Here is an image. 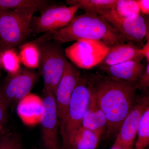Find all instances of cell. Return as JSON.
I'll list each match as a JSON object with an SVG mask.
<instances>
[{
  "instance_id": "6da1fadb",
  "label": "cell",
  "mask_w": 149,
  "mask_h": 149,
  "mask_svg": "<svg viewBox=\"0 0 149 149\" xmlns=\"http://www.w3.org/2000/svg\"><path fill=\"white\" fill-rule=\"evenodd\" d=\"M88 79L106 118L107 135H116L138 100L137 84L99 73L88 75Z\"/></svg>"
},
{
  "instance_id": "7a4b0ae2",
  "label": "cell",
  "mask_w": 149,
  "mask_h": 149,
  "mask_svg": "<svg viewBox=\"0 0 149 149\" xmlns=\"http://www.w3.org/2000/svg\"><path fill=\"white\" fill-rule=\"evenodd\" d=\"M64 43L83 40L96 41L109 48L118 44L132 42L110 25L101 15L91 12L74 17L66 26L40 37Z\"/></svg>"
},
{
  "instance_id": "3957f363",
  "label": "cell",
  "mask_w": 149,
  "mask_h": 149,
  "mask_svg": "<svg viewBox=\"0 0 149 149\" xmlns=\"http://www.w3.org/2000/svg\"><path fill=\"white\" fill-rule=\"evenodd\" d=\"M40 54L39 70L43 77L44 89L55 95L57 87L68 61L61 44L53 40H34Z\"/></svg>"
},
{
  "instance_id": "277c9868",
  "label": "cell",
  "mask_w": 149,
  "mask_h": 149,
  "mask_svg": "<svg viewBox=\"0 0 149 149\" xmlns=\"http://www.w3.org/2000/svg\"><path fill=\"white\" fill-rule=\"evenodd\" d=\"M33 15L0 8V46L4 51L22 45L32 33Z\"/></svg>"
},
{
  "instance_id": "5b68a950",
  "label": "cell",
  "mask_w": 149,
  "mask_h": 149,
  "mask_svg": "<svg viewBox=\"0 0 149 149\" xmlns=\"http://www.w3.org/2000/svg\"><path fill=\"white\" fill-rule=\"evenodd\" d=\"M91 95L88 75H80L71 96L64 123L60 128L62 146L65 149L82 126Z\"/></svg>"
},
{
  "instance_id": "8992f818",
  "label": "cell",
  "mask_w": 149,
  "mask_h": 149,
  "mask_svg": "<svg viewBox=\"0 0 149 149\" xmlns=\"http://www.w3.org/2000/svg\"><path fill=\"white\" fill-rule=\"evenodd\" d=\"M112 27L131 42L142 47L145 40H149V19L141 13L127 18L118 16L112 9L100 13Z\"/></svg>"
},
{
  "instance_id": "52a82bcc",
  "label": "cell",
  "mask_w": 149,
  "mask_h": 149,
  "mask_svg": "<svg viewBox=\"0 0 149 149\" xmlns=\"http://www.w3.org/2000/svg\"><path fill=\"white\" fill-rule=\"evenodd\" d=\"M79 9L76 6L54 4L33 16L31 22L32 33L52 32L66 26Z\"/></svg>"
},
{
  "instance_id": "ba28073f",
  "label": "cell",
  "mask_w": 149,
  "mask_h": 149,
  "mask_svg": "<svg viewBox=\"0 0 149 149\" xmlns=\"http://www.w3.org/2000/svg\"><path fill=\"white\" fill-rule=\"evenodd\" d=\"M39 78L37 72L27 68H20L16 73H8L2 89L9 107L18 105L30 94Z\"/></svg>"
},
{
  "instance_id": "9c48e42d",
  "label": "cell",
  "mask_w": 149,
  "mask_h": 149,
  "mask_svg": "<svg viewBox=\"0 0 149 149\" xmlns=\"http://www.w3.org/2000/svg\"><path fill=\"white\" fill-rule=\"evenodd\" d=\"M40 118L43 149H60L58 137V116L54 95L44 89Z\"/></svg>"
},
{
  "instance_id": "30bf717a",
  "label": "cell",
  "mask_w": 149,
  "mask_h": 149,
  "mask_svg": "<svg viewBox=\"0 0 149 149\" xmlns=\"http://www.w3.org/2000/svg\"><path fill=\"white\" fill-rule=\"evenodd\" d=\"M138 96L135 106L125 117L118 132L114 146L123 149H133V144L142 116L149 107L148 92Z\"/></svg>"
},
{
  "instance_id": "8fae6325",
  "label": "cell",
  "mask_w": 149,
  "mask_h": 149,
  "mask_svg": "<svg viewBox=\"0 0 149 149\" xmlns=\"http://www.w3.org/2000/svg\"><path fill=\"white\" fill-rule=\"evenodd\" d=\"M80 68L68 61L55 95L60 129L64 123L71 96L80 80Z\"/></svg>"
},
{
  "instance_id": "7c38bea8",
  "label": "cell",
  "mask_w": 149,
  "mask_h": 149,
  "mask_svg": "<svg viewBox=\"0 0 149 149\" xmlns=\"http://www.w3.org/2000/svg\"><path fill=\"white\" fill-rule=\"evenodd\" d=\"M146 66L141 60L130 61L111 66L99 65L100 69L110 77L136 84Z\"/></svg>"
},
{
  "instance_id": "4fadbf2b",
  "label": "cell",
  "mask_w": 149,
  "mask_h": 149,
  "mask_svg": "<svg viewBox=\"0 0 149 149\" xmlns=\"http://www.w3.org/2000/svg\"><path fill=\"white\" fill-rule=\"evenodd\" d=\"M143 58L141 47L136 43L129 42L109 47L100 65L111 66L130 61H142Z\"/></svg>"
},
{
  "instance_id": "5bb4252c",
  "label": "cell",
  "mask_w": 149,
  "mask_h": 149,
  "mask_svg": "<svg viewBox=\"0 0 149 149\" xmlns=\"http://www.w3.org/2000/svg\"><path fill=\"white\" fill-rule=\"evenodd\" d=\"M90 99L83 117L82 126L92 130L101 138L107 129L106 118L90 86Z\"/></svg>"
},
{
  "instance_id": "9a60e30c",
  "label": "cell",
  "mask_w": 149,
  "mask_h": 149,
  "mask_svg": "<svg viewBox=\"0 0 149 149\" xmlns=\"http://www.w3.org/2000/svg\"><path fill=\"white\" fill-rule=\"evenodd\" d=\"M54 4V2L49 0H0V8L17 10L34 15Z\"/></svg>"
},
{
  "instance_id": "2e32d148",
  "label": "cell",
  "mask_w": 149,
  "mask_h": 149,
  "mask_svg": "<svg viewBox=\"0 0 149 149\" xmlns=\"http://www.w3.org/2000/svg\"><path fill=\"white\" fill-rule=\"evenodd\" d=\"M100 139L92 130L81 126L65 149H96Z\"/></svg>"
},
{
  "instance_id": "e0dca14e",
  "label": "cell",
  "mask_w": 149,
  "mask_h": 149,
  "mask_svg": "<svg viewBox=\"0 0 149 149\" xmlns=\"http://www.w3.org/2000/svg\"><path fill=\"white\" fill-rule=\"evenodd\" d=\"M18 112L20 117L25 121L29 118L38 117L40 118L42 110V99L29 94L18 104Z\"/></svg>"
},
{
  "instance_id": "ac0fdd59",
  "label": "cell",
  "mask_w": 149,
  "mask_h": 149,
  "mask_svg": "<svg viewBox=\"0 0 149 149\" xmlns=\"http://www.w3.org/2000/svg\"><path fill=\"white\" fill-rule=\"evenodd\" d=\"M116 0H66L68 6H76L85 12L93 13L98 15L100 12L113 8Z\"/></svg>"
},
{
  "instance_id": "d6986e66",
  "label": "cell",
  "mask_w": 149,
  "mask_h": 149,
  "mask_svg": "<svg viewBox=\"0 0 149 149\" xmlns=\"http://www.w3.org/2000/svg\"><path fill=\"white\" fill-rule=\"evenodd\" d=\"M19 56L20 62L29 69L38 68L40 54L37 44L34 41L24 43L19 46Z\"/></svg>"
},
{
  "instance_id": "ffe728a7",
  "label": "cell",
  "mask_w": 149,
  "mask_h": 149,
  "mask_svg": "<svg viewBox=\"0 0 149 149\" xmlns=\"http://www.w3.org/2000/svg\"><path fill=\"white\" fill-rule=\"evenodd\" d=\"M137 136V141L133 149H146L149 144V107L142 116Z\"/></svg>"
},
{
  "instance_id": "44dd1931",
  "label": "cell",
  "mask_w": 149,
  "mask_h": 149,
  "mask_svg": "<svg viewBox=\"0 0 149 149\" xmlns=\"http://www.w3.org/2000/svg\"><path fill=\"white\" fill-rule=\"evenodd\" d=\"M112 10L118 16L123 18L141 13L136 0H116Z\"/></svg>"
},
{
  "instance_id": "7402d4cb",
  "label": "cell",
  "mask_w": 149,
  "mask_h": 149,
  "mask_svg": "<svg viewBox=\"0 0 149 149\" xmlns=\"http://www.w3.org/2000/svg\"><path fill=\"white\" fill-rule=\"evenodd\" d=\"M20 61L14 49L4 51L2 56V65L9 74L16 73L20 69Z\"/></svg>"
},
{
  "instance_id": "603a6c76",
  "label": "cell",
  "mask_w": 149,
  "mask_h": 149,
  "mask_svg": "<svg viewBox=\"0 0 149 149\" xmlns=\"http://www.w3.org/2000/svg\"><path fill=\"white\" fill-rule=\"evenodd\" d=\"M19 137L14 133L5 132L0 136V149H21Z\"/></svg>"
},
{
  "instance_id": "cb8c5ba5",
  "label": "cell",
  "mask_w": 149,
  "mask_h": 149,
  "mask_svg": "<svg viewBox=\"0 0 149 149\" xmlns=\"http://www.w3.org/2000/svg\"><path fill=\"white\" fill-rule=\"evenodd\" d=\"M8 108L0 85V129L4 131L8 120Z\"/></svg>"
},
{
  "instance_id": "d4e9b609",
  "label": "cell",
  "mask_w": 149,
  "mask_h": 149,
  "mask_svg": "<svg viewBox=\"0 0 149 149\" xmlns=\"http://www.w3.org/2000/svg\"><path fill=\"white\" fill-rule=\"evenodd\" d=\"M149 87V63H147L145 72L137 83V90L143 93L148 92Z\"/></svg>"
},
{
  "instance_id": "484cf974",
  "label": "cell",
  "mask_w": 149,
  "mask_h": 149,
  "mask_svg": "<svg viewBox=\"0 0 149 149\" xmlns=\"http://www.w3.org/2000/svg\"><path fill=\"white\" fill-rule=\"evenodd\" d=\"M140 13L146 16L149 15V0H136Z\"/></svg>"
},
{
  "instance_id": "4316f807",
  "label": "cell",
  "mask_w": 149,
  "mask_h": 149,
  "mask_svg": "<svg viewBox=\"0 0 149 149\" xmlns=\"http://www.w3.org/2000/svg\"><path fill=\"white\" fill-rule=\"evenodd\" d=\"M141 50L143 58H146L147 63H149V40L144 44L141 47Z\"/></svg>"
},
{
  "instance_id": "83f0119b",
  "label": "cell",
  "mask_w": 149,
  "mask_h": 149,
  "mask_svg": "<svg viewBox=\"0 0 149 149\" xmlns=\"http://www.w3.org/2000/svg\"><path fill=\"white\" fill-rule=\"evenodd\" d=\"M4 51L2 49L1 47L0 46V73H1V69L2 67V56L3 53V52Z\"/></svg>"
},
{
  "instance_id": "f1b7e54d",
  "label": "cell",
  "mask_w": 149,
  "mask_h": 149,
  "mask_svg": "<svg viewBox=\"0 0 149 149\" xmlns=\"http://www.w3.org/2000/svg\"><path fill=\"white\" fill-rule=\"evenodd\" d=\"M109 149H123L120 147L117 146L113 145Z\"/></svg>"
},
{
  "instance_id": "f546056e",
  "label": "cell",
  "mask_w": 149,
  "mask_h": 149,
  "mask_svg": "<svg viewBox=\"0 0 149 149\" xmlns=\"http://www.w3.org/2000/svg\"><path fill=\"white\" fill-rule=\"evenodd\" d=\"M5 132V131H3V130L0 129V136H1L3 133H4Z\"/></svg>"
},
{
  "instance_id": "4dcf8cb0",
  "label": "cell",
  "mask_w": 149,
  "mask_h": 149,
  "mask_svg": "<svg viewBox=\"0 0 149 149\" xmlns=\"http://www.w3.org/2000/svg\"><path fill=\"white\" fill-rule=\"evenodd\" d=\"M21 149H22V148H21Z\"/></svg>"
},
{
  "instance_id": "1f68e13d",
  "label": "cell",
  "mask_w": 149,
  "mask_h": 149,
  "mask_svg": "<svg viewBox=\"0 0 149 149\" xmlns=\"http://www.w3.org/2000/svg\"></svg>"
}]
</instances>
